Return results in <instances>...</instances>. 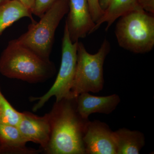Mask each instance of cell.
<instances>
[{"instance_id": "obj_18", "label": "cell", "mask_w": 154, "mask_h": 154, "mask_svg": "<svg viewBox=\"0 0 154 154\" xmlns=\"http://www.w3.org/2000/svg\"><path fill=\"white\" fill-rule=\"evenodd\" d=\"M138 5L147 13L154 15V0H138Z\"/></svg>"}, {"instance_id": "obj_8", "label": "cell", "mask_w": 154, "mask_h": 154, "mask_svg": "<svg viewBox=\"0 0 154 154\" xmlns=\"http://www.w3.org/2000/svg\"><path fill=\"white\" fill-rule=\"evenodd\" d=\"M65 25L72 42L85 38L93 33L95 27L88 0H69V11Z\"/></svg>"}, {"instance_id": "obj_6", "label": "cell", "mask_w": 154, "mask_h": 154, "mask_svg": "<svg viewBox=\"0 0 154 154\" xmlns=\"http://www.w3.org/2000/svg\"><path fill=\"white\" fill-rule=\"evenodd\" d=\"M78 42H72L66 26L65 25L62 42V56L60 68L55 82L46 94L39 97H31L30 101H37L33 107L34 112L43 107L51 97L54 96L56 102L64 99L76 98L72 95L71 88L77 63Z\"/></svg>"}, {"instance_id": "obj_1", "label": "cell", "mask_w": 154, "mask_h": 154, "mask_svg": "<svg viewBox=\"0 0 154 154\" xmlns=\"http://www.w3.org/2000/svg\"><path fill=\"white\" fill-rule=\"evenodd\" d=\"M76 98L56 102L48 113L51 132L45 153L85 154L83 139L90 120L78 113Z\"/></svg>"}, {"instance_id": "obj_15", "label": "cell", "mask_w": 154, "mask_h": 154, "mask_svg": "<svg viewBox=\"0 0 154 154\" xmlns=\"http://www.w3.org/2000/svg\"><path fill=\"white\" fill-rule=\"evenodd\" d=\"M22 117V113L12 107L0 88V123L17 126Z\"/></svg>"}, {"instance_id": "obj_4", "label": "cell", "mask_w": 154, "mask_h": 154, "mask_svg": "<svg viewBox=\"0 0 154 154\" xmlns=\"http://www.w3.org/2000/svg\"><path fill=\"white\" fill-rule=\"evenodd\" d=\"M119 19L115 33L120 47L135 54L151 51L154 46V15L139 8Z\"/></svg>"}, {"instance_id": "obj_20", "label": "cell", "mask_w": 154, "mask_h": 154, "mask_svg": "<svg viewBox=\"0 0 154 154\" xmlns=\"http://www.w3.org/2000/svg\"><path fill=\"white\" fill-rule=\"evenodd\" d=\"M110 1V0H99V5L103 11L107 9Z\"/></svg>"}, {"instance_id": "obj_7", "label": "cell", "mask_w": 154, "mask_h": 154, "mask_svg": "<svg viewBox=\"0 0 154 154\" xmlns=\"http://www.w3.org/2000/svg\"><path fill=\"white\" fill-rule=\"evenodd\" d=\"M83 139L85 154H116L113 131L105 122L89 121Z\"/></svg>"}, {"instance_id": "obj_11", "label": "cell", "mask_w": 154, "mask_h": 154, "mask_svg": "<svg viewBox=\"0 0 154 154\" xmlns=\"http://www.w3.org/2000/svg\"><path fill=\"white\" fill-rule=\"evenodd\" d=\"M28 142L18 127L0 123V154H36L42 152L26 147Z\"/></svg>"}, {"instance_id": "obj_16", "label": "cell", "mask_w": 154, "mask_h": 154, "mask_svg": "<svg viewBox=\"0 0 154 154\" xmlns=\"http://www.w3.org/2000/svg\"><path fill=\"white\" fill-rule=\"evenodd\" d=\"M58 0H35L32 10L33 15L40 18L44 13Z\"/></svg>"}, {"instance_id": "obj_5", "label": "cell", "mask_w": 154, "mask_h": 154, "mask_svg": "<svg viewBox=\"0 0 154 154\" xmlns=\"http://www.w3.org/2000/svg\"><path fill=\"white\" fill-rule=\"evenodd\" d=\"M110 48V42L105 38L99 51L91 54L82 42H78L76 66L71 88L74 97L83 93H97L102 91L104 85L103 66Z\"/></svg>"}, {"instance_id": "obj_19", "label": "cell", "mask_w": 154, "mask_h": 154, "mask_svg": "<svg viewBox=\"0 0 154 154\" xmlns=\"http://www.w3.org/2000/svg\"><path fill=\"white\" fill-rule=\"evenodd\" d=\"M18 1L24 7L31 11L32 13V10H33L34 4H35V0H18Z\"/></svg>"}, {"instance_id": "obj_14", "label": "cell", "mask_w": 154, "mask_h": 154, "mask_svg": "<svg viewBox=\"0 0 154 154\" xmlns=\"http://www.w3.org/2000/svg\"><path fill=\"white\" fill-rule=\"evenodd\" d=\"M140 8L138 5V0H110L103 15L96 22L93 33L98 30L103 23H106V31L116 20L124 14Z\"/></svg>"}, {"instance_id": "obj_21", "label": "cell", "mask_w": 154, "mask_h": 154, "mask_svg": "<svg viewBox=\"0 0 154 154\" xmlns=\"http://www.w3.org/2000/svg\"><path fill=\"white\" fill-rule=\"evenodd\" d=\"M8 1V0H0V4L4 2H6V1Z\"/></svg>"}, {"instance_id": "obj_12", "label": "cell", "mask_w": 154, "mask_h": 154, "mask_svg": "<svg viewBox=\"0 0 154 154\" xmlns=\"http://www.w3.org/2000/svg\"><path fill=\"white\" fill-rule=\"evenodd\" d=\"M116 154H138L145 145V137L139 131L120 128L113 131Z\"/></svg>"}, {"instance_id": "obj_3", "label": "cell", "mask_w": 154, "mask_h": 154, "mask_svg": "<svg viewBox=\"0 0 154 154\" xmlns=\"http://www.w3.org/2000/svg\"><path fill=\"white\" fill-rule=\"evenodd\" d=\"M68 11L69 0H58L40 17L38 22H32L28 30L15 39L38 56L50 60L56 30Z\"/></svg>"}, {"instance_id": "obj_2", "label": "cell", "mask_w": 154, "mask_h": 154, "mask_svg": "<svg viewBox=\"0 0 154 154\" xmlns=\"http://www.w3.org/2000/svg\"><path fill=\"white\" fill-rule=\"evenodd\" d=\"M56 71L50 60L40 57L16 39L9 42L0 56V73L10 79L36 84L52 78Z\"/></svg>"}, {"instance_id": "obj_9", "label": "cell", "mask_w": 154, "mask_h": 154, "mask_svg": "<svg viewBox=\"0 0 154 154\" xmlns=\"http://www.w3.org/2000/svg\"><path fill=\"white\" fill-rule=\"evenodd\" d=\"M17 127L28 142L38 144L42 150L47 147L51 132L49 113L38 116L24 111L22 112V118Z\"/></svg>"}, {"instance_id": "obj_17", "label": "cell", "mask_w": 154, "mask_h": 154, "mask_svg": "<svg viewBox=\"0 0 154 154\" xmlns=\"http://www.w3.org/2000/svg\"><path fill=\"white\" fill-rule=\"evenodd\" d=\"M88 2L91 16L96 24L104 14V11L100 7L99 0H88Z\"/></svg>"}, {"instance_id": "obj_10", "label": "cell", "mask_w": 154, "mask_h": 154, "mask_svg": "<svg viewBox=\"0 0 154 154\" xmlns=\"http://www.w3.org/2000/svg\"><path fill=\"white\" fill-rule=\"evenodd\" d=\"M120 102V97L116 94L99 96L85 92L80 94L76 98L77 111L85 119H89V116L94 113L108 115L115 110Z\"/></svg>"}, {"instance_id": "obj_13", "label": "cell", "mask_w": 154, "mask_h": 154, "mask_svg": "<svg viewBox=\"0 0 154 154\" xmlns=\"http://www.w3.org/2000/svg\"><path fill=\"white\" fill-rule=\"evenodd\" d=\"M32 13L18 0H8L0 4V36L7 28L22 18L35 22Z\"/></svg>"}]
</instances>
